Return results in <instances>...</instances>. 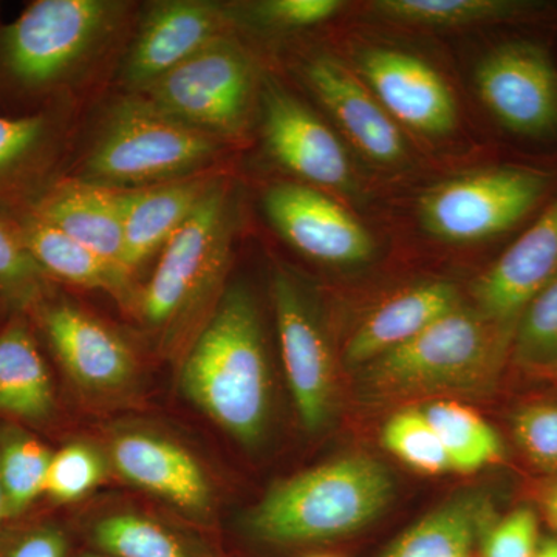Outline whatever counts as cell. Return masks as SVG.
<instances>
[{"instance_id": "9c48e42d", "label": "cell", "mask_w": 557, "mask_h": 557, "mask_svg": "<svg viewBox=\"0 0 557 557\" xmlns=\"http://www.w3.org/2000/svg\"><path fill=\"white\" fill-rule=\"evenodd\" d=\"M172 119L226 141L240 137L259 102L255 64L230 33L141 91Z\"/></svg>"}, {"instance_id": "d590c367", "label": "cell", "mask_w": 557, "mask_h": 557, "mask_svg": "<svg viewBox=\"0 0 557 557\" xmlns=\"http://www.w3.org/2000/svg\"><path fill=\"white\" fill-rule=\"evenodd\" d=\"M11 523L0 528V557H69V536L58 523Z\"/></svg>"}, {"instance_id": "8d00e7d4", "label": "cell", "mask_w": 557, "mask_h": 557, "mask_svg": "<svg viewBox=\"0 0 557 557\" xmlns=\"http://www.w3.org/2000/svg\"><path fill=\"white\" fill-rule=\"evenodd\" d=\"M537 518L531 509L519 508L486 531L483 557H536Z\"/></svg>"}, {"instance_id": "5b68a950", "label": "cell", "mask_w": 557, "mask_h": 557, "mask_svg": "<svg viewBox=\"0 0 557 557\" xmlns=\"http://www.w3.org/2000/svg\"><path fill=\"white\" fill-rule=\"evenodd\" d=\"M394 497L391 472L375 458H336L276 483L249 516L256 536L306 544L354 533L379 518Z\"/></svg>"}, {"instance_id": "3957f363", "label": "cell", "mask_w": 557, "mask_h": 557, "mask_svg": "<svg viewBox=\"0 0 557 557\" xmlns=\"http://www.w3.org/2000/svg\"><path fill=\"white\" fill-rule=\"evenodd\" d=\"M515 329L463 306L359 373V391L370 401L428 395H474L496 380L511 350Z\"/></svg>"}, {"instance_id": "4fadbf2b", "label": "cell", "mask_w": 557, "mask_h": 557, "mask_svg": "<svg viewBox=\"0 0 557 557\" xmlns=\"http://www.w3.org/2000/svg\"><path fill=\"white\" fill-rule=\"evenodd\" d=\"M300 83L324 108L358 153L380 168L409 163L406 132L380 104L350 64L329 53H311L299 61Z\"/></svg>"}, {"instance_id": "f35d334b", "label": "cell", "mask_w": 557, "mask_h": 557, "mask_svg": "<svg viewBox=\"0 0 557 557\" xmlns=\"http://www.w3.org/2000/svg\"><path fill=\"white\" fill-rule=\"evenodd\" d=\"M536 557H557V541L556 539H547L539 545Z\"/></svg>"}, {"instance_id": "f1b7e54d", "label": "cell", "mask_w": 557, "mask_h": 557, "mask_svg": "<svg viewBox=\"0 0 557 557\" xmlns=\"http://www.w3.org/2000/svg\"><path fill=\"white\" fill-rule=\"evenodd\" d=\"M91 541L100 553L113 557H212L163 523L134 512L98 520Z\"/></svg>"}, {"instance_id": "cb8c5ba5", "label": "cell", "mask_w": 557, "mask_h": 557, "mask_svg": "<svg viewBox=\"0 0 557 557\" xmlns=\"http://www.w3.org/2000/svg\"><path fill=\"white\" fill-rule=\"evenodd\" d=\"M220 178L207 171L145 188L126 189L124 260L132 273L166 247Z\"/></svg>"}, {"instance_id": "ffe728a7", "label": "cell", "mask_w": 557, "mask_h": 557, "mask_svg": "<svg viewBox=\"0 0 557 557\" xmlns=\"http://www.w3.org/2000/svg\"><path fill=\"white\" fill-rule=\"evenodd\" d=\"M0 218L9 223L22 247L53 284L102 289L124 304L137 295L132 271L84 247L30 209L0 208Z\"/></svg>"}, {"instance_id": "d6a6232c", "label": "cell", "mask_w": 557, "mask_h": 557, "mask_svg": "<svg viewBox=\"0 0 557 557\" xmlns=\"http://www.w3.org/2000/svg\"><path fill=\"white\" fill-rule=\"evenodd\" d=\"M341 0H262L239 7L230 3L234 27L240 22L267 30L298 32L318 27L338 16Z\"/></svg>"}, {"instance_id": "30bf717a", "label": "cell", "mask_w": 557, "mask_h": 557, "mask_svg": "<svg viewBox=\"0 0 557 557\" xmlns=\"http://www.w3.org/2000/svg\"><path fill=\"white\" fill-rule=\"evenodd\" d=\"M260 119L271 159L304 185L322 190L354 186V164L344 139L273 76L259 87Z\"/></svg>"}, {"instance_id": "8992f818", "label": "cell", "mask_w": 557, "mask_h": 557, "mask_svg": "<svg viewBox=\"0 0 557 557\" xmlns=\"http://www.w3.org/2000/svg\"><path fill=\"white\" fill-rule=\"evenodd\" d=\"M556 194L557 159L508 161L428 190L418 219L445 244H483L518 236Z\"/></svg>"}, {"instance_id": "4dcf8cb0", "label": "cell", "mask_w": 557, "mask_h": 557, "mask_svg": "<svg viewBox=\"0 0 557 557\" xmlns=\"http://www.w3.org/2000/svg\"><path fill=\"white\" fill-rule=\"evenodd\" d=\"M511 354L523 368L539 370L557 358V274L520 314Z\"/></svg>"}, {"instance_id": "f546056e", "label": "cell", "mask_w": 557, "mask_h": 557, "mask_svg": "<svg viewBox=\"0 0 557 557\" xmlns=\"http://www.w3.org/2000/svg\"><path fill=\"white\" fill-rule=\"evenodd\" d=\"M381 443L392 456L418 472L428 475L453 472L448 454L421 409H403L388 418L381 432Z\"/></svg>"}, {"instance_id": "44dd1931", "label": "cell", "mask_w": 557, "mask_h": 557, "mask_svg": "<svg viewBox=\"0 0 557 557\" xmlns=\"http://www.w3.org/2000/svg\"><path fill=\"white\" fill-rule=\"evenodd\" d=\"M113 465L131 483L193 516L208 515L212 487L199 461L170 440L127 432L115 438Z\"/></svg>"}, {"instance_id": "1f68e13d", "label": "cell", "mask_w": 557, "mask_h": 557, "mask_svg": "<svg viewBox=\"0 0 557 557\" xmlns=\"http://www.w3.org/2000/svg\"><path fill=\"white\" fill-rule=\"evenodd\" d=\"M53 282L22 247L9 223L0 218V299L10 311H25L38 304Z\"/></svg>"}, {"instance_id": "9a60e30c", "label": "cell", "mask_w": 557, "mask_h": 557, "mask_svg": "<svg viewBox=\"0 0 557 557\" xmlns=\"http://www.w3.org/2000/svg\"><path fill=\"white\" fill-rule=\"evenodd\" d=\"M273 304L278 346L300 423L309 432L325 428L335 399V369L327 339L295 278L277 271Z\"/></svg>"}, {"instance_id": "2e32d148", "label": "cell", "mask_w": 557, "mask_h": 557, "mask_svg": "<svg viewBox=\"0 0 557 557\" xmlns=\"http://www.w3.org/2000/svg\"><path fill=\"white\" fill-rule=\"evenodd\" d=\"M36 332L49 343L65 373L81 387L115 391L135 373L134 354L126 341L67 300L53 288L27 311Z\"/></svg>"}, {"instance_id": "603a6c76", "label": "cell", "mask_w": 557, "mask_h": 557, "mask_svg": "<svg viewBox=\"0 0 557 557\" xmlns=\"http://www.w3.org/2000/svg\"><path fill=\"white\" fill-rule=\"evenodd\" d=\"M58 399L38 332L25 311H11L0 324V417L40 428L57 416Z\"/></svg>"}, {"instance_id": "836d02e7", "label": "cell", "mask_w": 557, "mask_h": 557, "mask_svg": "<svg viewBox=\"0 0 557 557\" xmlns=\"http://www.w3.org/2000/svg\"><path fill=\"white\" fill-rule=\"evenodd\" d=\"M104 471V461L97 450L72 443L51 456L44 496L57 504L79 500L101 482Z\"/></svg>"}, {"instance_id": "7a4b0ae2", "label": "cell", "mask_w": 557, "mask_h": 557, "mask_svg": "<svg viewBox=\"0 0 557 557\" xmlns=\"http://www.w3.org/2000/svg\"><path fill=\"white\" fill-rule=\"evenodd\" d=\"M183 392L245 446L258 445L270 416V369L256 300L233 285L215 304L190 346Z\"/></svg>"}, {"instance_id": "ee69618b", "label": "cell", "mask_w": 557, "mask_h": 557, "mask_svg": "<svg viewBox=\"0 0 557 557\" xmlns=\"http://www.w3.org/2000/svg\"><path fill=\"white\" fill-rule=\"evenodd\" d=\"M310 557H332V556H310Z\"/></svg>"}, {"instance_id": "484cf974", "label": "cell", "mask_w": 557, "mask_h": 557, "mask_svg": "<svg viewBox=\"0 0 557 557\" xmlns=\"http://www.w3.org/2000/svg\"><path fill=\"white\" fill-rule=\"evenodd\" d=\"M486 519L483 498H454L410 527L384 557H469Z\"/></svg>"}, {"instance_id": "52a82bcc", "label": "cell", "mask_w": 557, "mask_h": 557, "mask_svg": "<svg viewBox=\"0 0 557 557\" xmlns=\"http://www.w3.org/2000/svg\"><path fill=\"white\" fill-rule=\"evenodd\" d=\"M557 30L519 28L496 40L474 70L480 104L523 148L557 152Z\"/></svg>"}, {"instance_id": "ac0fdd59", "label": "cell", "mask_w": 557, "mask_h": 557, "mask_svg": "<svg viewBox=\"0 0 557 557\" xmlns=\"http://www.w3.org/2000/svg\"><path fill=\"white\" fill-rule=\"evenodd\" d=\"M69 135L64 102L24 113H0V208H27L62 177Z\"/></svg>"}, {"instance_id": "ba28073f", "label": "cell", "mask_w": 557, "mask_h": 557, "mask_svg": "<svg viewBox=\"0 0 557 557\" xmlns=\"http://www.w3.org/2000/svg\"><path fill=\"white\" fill-rule=\"evenodd\" d=\"M234 190L225 178L205 197L161 249L138 309L150 329H170L188 317L225 274L236 233Z\"/></svg>"}, {"instance_id": "277c9868", "label": "cell", "mask_w": 557, "mask_h": 557, "mask_svg": "<svg viewBox=\"0 0 557 557\" xmlns=\"http://www.w3.org/2000/svg\"><path fill=\"white\" fill-rule=\"evenodd\" d=\"M222 143L143 95L126 94L106 110L89 148L62 175L106 188H145L207 172Z\"/></svg>"}, {"instance_id": "b9f144b4", "label": "cell", "mask_w": 557, "mask_h": 557, "mask_svg": "<svg viewBox=\"0 0 557 557\" xmlns=\"http://www.w3.org/2000/svg\"><path fill=\"white\" fill-rule=\"evenodd\" d=\"M544 372L552 373V375L557 376V358L548 366L547 369H544Z\"/></svg>"}, {"instance_id": "60d3db41", "label": "cell", "mask_w": 557, "mask_h": 557, "mask_svg": "<svg viewBox=\"0 0 557 557\" xmlns=\"http://www.w3.org/2000/svg\"><path fill=\"white\" fill-rule=\"evenodd\" d=\"M7 313H10V310L7 309L5 304H3L2 299H0V324H2L3 319L9 317V314H7Z\"/></svg>"}, {"instance_id": "8fae6325", "label": "cell", "mask_w": 557, "mask_h": 557, "mask_svg": "<svg viewBox=\"0 0 557 557\" xmlns=\"http://www.w3.org/2000/svg\"><path fill=\"white\" fill-rule=\"evenodd\" d=\"M234 30L230 3L157 0L143 9L120 69L126 94H141L209 44Z\"/></svg>"}, {"instance_id": "83f0119b", "label": "cell", "mask_w": 557, "mask_h": 557, "mask_svg": "<svg viewBox=\"0 0 557 557\" xmlns=\"http://www.w3.org/2000/svg\"><path fill=\"white\" fill-rule=\"evenodd\" d=\"M53 453L21 424H0V485L7 522L24 518L44 496Z\"/></svg>"}, {"instance_id": "4316f807", "label": "cell", "mask_w": 557, "mask_h": 557, "mask_svg": "<svg viewBox=\"0 0 557 557\" xmlns=\"http://www.w3.org/2000/svg\"><path fill=\"white\" fill-rule=\"evenodd\" d=\"M448 454L454 472H478L504 457L496 429L474 409L454 399H438L423 409Z\"/></svg>"}, {"instance_id": "e575fe53", "label": "cell", "mask_w": 557, "mask_h": 557, "mask_svg": "<svg viewBox=\"0 0 557 557\" xmlns=\"http://www.w3.org/2000/svg\"><path fill=\"white\" fill-rule=\"evenodd\" d=\"M512 431L531 463L544 471H557V405L525 406L516 413Z\"/></svg>"}, {"instance_id": "7402d4cb", "label": "cell", "mask_w": 557, "mask_h": 557, "mask_svg": "<svg viewBox=\"0 0 557 557\" xmlns=\"http://www.w3.org/2000/svg\"><path fill=\"white\" fill-rule=\"evenodd\" d=\"M124 197L126 189L106 188L62 175L27 208L84 247L127 269Z\"/></svg>"}, {"instance_id": "d6986e66", "label": "cell", "mask_w": 557, "mask_h": 557, "mask_svg": "<svg viewBox=\"0 0 557 557\" xmlns=\"http://www.w3.org/2000/svg\"><path fill=\"white\" fill-rule=\"evenodd\" d=\"M366 11L384 24L421 32L557 30V3L539 0H373Z\"/></svg>"}, {"instance_id": "d4e9b609", "label": "cell", "mask_w": 557, "mask_h": 557, "mask_svg": "<svg viewBox=\"0 0 557 557\" xmlns=\"http://www.w3.org/2000/svg\"><path fill=\"white\" fill-rule=\"evenodd\" d=\"M461 307L456 285L424 282L384 300L348 339L344 358L351 368L362 366L416 338L440 318Z\"/></svg>"}, {"instance_id": "e0dca14e", "label": "cell", "mask_w": 557, "mask_h": 557, "mask_svg": "<svg viewBox=\"0 0 557 557\" xmlns=\"http://www.w3.org/2000/svg\"><path fill=\"white\" fill-rule=\"evenodd\" d=\"M556 274L557 194L475 281V309L516 327L528 304Z\"/></svg>"}, {"instance_id": "7c38bea8", "label": "cell", "mask_w": 557, "mask_h": 557, "mask_svg": "<svg viewBox=\"0 0 557 557\" xmlns=\"http://www.w3.org/2000/svg\"><path fill=\"white\" fill-rule=\"evenodd\" d=\"M350 65L403 131L431 139L456 132L460 115L454 91L423 58L372 44L361 47Z\"/></svg>"}, {"instance_id": "74e56055", "label": "cell", "mask_w": 557, "mask_h": 557, "mask_svg": "<svg viewBox=\"0 0 557 557\" xmlns=\"http://www.w3.org/2000/svg\"><path fill=\"white\" fill-rule=\"evenodd\" d=\"M542 507L552 525L557 530V482L547 487L542 497Z\"/></svg>"}, {"instance_id": "5bb4252c", "label": "cell", "mask_w": 557, "mask_h": 557, "mask_svg": "<svg viewBox=\"0 0 557 557\" xmlns=\"http://www.w3.org/2000/svg\"><path fill=\"white\" fill-rule=\"evenodd\" d=\"M263 212L296 251L317 262L355 267L375 256V239L325 190L304 183H277L263 194Z\"/></svg>"}, {"instance_id": "ab89813d", "label": "cell", "mask_w": 557, "mask_h": 557, "mask_svg": "<svg viewBox=\"0 0 557 557\" xmlns=\"http://www.w3.org/2000/svg\"><path fill=\"white\" fill-rule=\"evenodd\" d=\"M7 522V512H5V498H3L2 485H0V528L5 525Z\"/></svg>"}, {"instance_id": "7bdbcfd3", "label": "cell", "mask_w": 557, "mask_h": 557, "mask_svg": "<svg viewBox=\"0 0 557 557\" xmlns=\"http://www.w3.org/2000/svg\"><path fill=\"white\" fill-rule=\"evenodd\" d=\"M79 557H113L104 555V553H87V555H81Z\"/></svg>"}, {"instance_id": "6da1fadb", "label": "cell", "mask_w": 557, "mask_h": 557, "mask_svg": "<svg viewBox=\"0 0 557 557\" xmlns=\"http://www.w3.org/2000/svg\"><path fill=\"white\" fill-rule=\"evenodd\" d=\"M127 10L116 0H36L0 24V106L24 115L64 101L110 49Z\"/></svg>"}]
</instances>
